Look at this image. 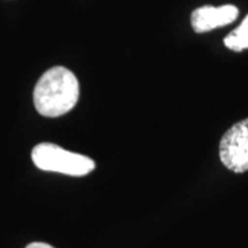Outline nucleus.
I'll list each match as a JSON object with an SVG mask.
<instances>
[{
    "mask_svg": "<svg viewBox=\"0 0 248 248\" xmlns=\"http://www.w3.org/2000/svg\"><path fill=\"white\" fill-rule=\"evenodd\" d=\"M27 248H54L53 246H50V244H47V243H39V241H36V243H31V244H28Z\"/></svg>",
    "mask_w": 248,
    "mask_h": 248,
    "instance_id": "obj_6",
    "label": "nucleus"
},
{
    "mask_svg": "<svg viewBox=\"0 0 248 248\" xmlns=\"http://www.w3.org/2000/svg\"><path fill=\"white\" fill-rule=\"evenodd\" d=\"M79 95V80L75 73L63 66H54L36 83L33 104L42 116L60 117L76 107Z\"/></svg>",
    "mask_w": 248,
    "mask_h": 248,
    "instance_id": "obj_1",
    "label": "nucleus"
},
{
    "mask_svg": "<svg viewBox=\"0 0 248 248\" xmlns=\"http://www.w3.org/2000/svg\"><path fill=\"white\" fill-rule=\"evenodd\" d=\"M32 161L39 170L60 172L71 177H84L95 169L93 159L80 153L66 151L50 142L36 145L32 149Z\"/></svg>",
    "mask_w": 248,
    "mask_h": 248,
    "instance_id": "obj_2",
    "label": "nucleus"
},
{
    "mask_svg": "<svg viewBox=\"0 0 248 248\" xmlns=\"http://www.w3.org/2000/svg\"><path fill=\"white\" fill-rule=\"evenodd\" d=\"M239 17V9L233 4H225L221 7L203 6L192 13L190 22L197 33H204L217 28L229 25Z\"/></svg>",
    "mask_w": 248,
    "mask_h": 248,
    "instance_id": "obj_4",
    "label": "nucleus"
},
{
    "mask_svg": "<svg viewBox=\"0 0 248 248\" xmlns=\"http://www.w3.org/2000/svg\"><path fill=\"white\" fill-rule=\"evenodd\" d=\"M225 46L232 50L240 53L243 50L248 48V14L247 17L243 19V22L240 24L239 28H236L233 32H231L229 35L225 37L223 40Z\"/></svg>",
    "mask_w": 248,
    "mask_h": 248,
    "instance_id": "obj_5",
    "label": "nucleus"
},
{
    "mask_svg": "<svg viewBox=\"0 0 248 248\" xmlns=\"http://www.w3.org/2000/svg\"><path fill=\"white\" fill-rule=\"evenodd\" d=\"M219 159L226 169L236 174L248 171V119L232 125L222 137Z\"/></svg>",
    "mask_w": 248,
    "mask_h": 248,
    "instance_id": "obj_3",
    "label": "nucleus"
}]
</instances>
